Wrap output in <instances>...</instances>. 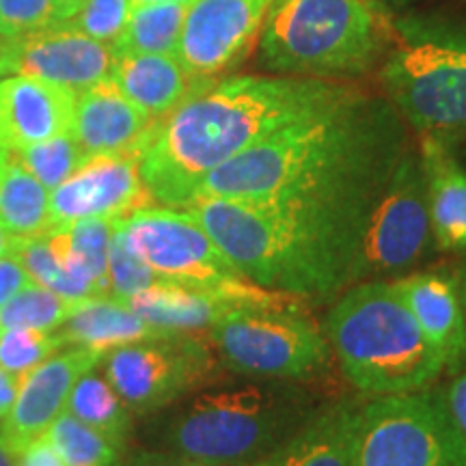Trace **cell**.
I'll use <instances>...</instances> for the list:
<instances>
[{"mask_svg": "<svg viewBox=\"0 0 466 466\" xmlns=\"http://www.w3.org/2000/svg\"><path fill=\"white\" fill-rule=\"evenodd\" d=\"M404 156L406 132L398 110L354 91L218 167L195 201H261L326 225L367 231Z\"/></svg>", "mask_w": 466, "mask_h": 466, "instance_id": "obj_1", "label": "cell"}, {"mask_svg": "<svg viewBox=\"0 0 466 466\" xmlns=\"http://www.w3.org/2000/svg\"><path fill=\"white\" fill-rule=\"evenodd\" d=\"M352 93L322 78L233 76L212 83L151 127L138 151L145 188L165 208L190 206L218 167Z\"/></svg>", "mask_w": 466, "mask_h": 466, "instance_id": "obj_2", "label": "cell"}, {"mask_svg": "<svg viewBox=\"0 0 466 466\" xmlns=\"http://www.w3.org/2000/svg\"><path fill=\"white\" fill-rule=\"evenodd\" d=\"M318 410V400L288 380L209 384L168 406L151 434V450L217 466H250Z\"/></svg>", "mask_w": 466, "mask_h": 466, "instance_id": "obj_3", "label": "cell"}, {"mask_svg": "<svg viewBox=\"0 0 466 466\" xmlns=\"http://www.w3.org/2000/svg\"><path fill=\"white\" fill-rule=\"evenodd\" d=\"M322 330L343 376L365 395L423 391L445 370L395 283L374 279L350 285Z\"/></svg>", "mask_w": 466, "mask_h": 466, "instance_id": "obj_4", "label": "cell"}, {"mask_svg": "<svg viewBox=\"0 0 466 466\" xmlns=\"http://www.w3.org/2000/svg\"><path fill=\"white\" fill-rule=\"evenodd\" d=\"M261 46L277 72H363L380 48L378 17L365 0H272Z\"/></svg>", "mask_w": 466, "mask_h": 466, "instance_id": "obj_5", "label": "cell"}, {"mask_svg": "<svg viewBox=\"0 0 466 466\" xmlns=\"http://www.w3.org/2000/svg\"><path fill=\"white\" fill-rule=\"evenodd\" d=\"M116 229L162 283L220 291L247 307L300 305V299L248 281L184 208H141L121 218Z\"/></svg>", "mask_w": 466, "mask_h": 466, "instance_id": "obj_6", "label": "cell"}, {"mask_svg": "<svg viewBox=\"0 0 466 466\" xmlns=\"http://www.w3.org/2000/svg\"><path fill=\"white\" fill-rule=\"evenodd\" d=\"M208 333L220 363L238 376L305 380L330 363L324 330L299 309L238 307Z\"/></svg>", "mask_w": 466, "mask_h": 466, "instance_id": "obj_7", "label": "cell"}, {"mask_svg": "<svg viewBox=\"0 0 466 466\" xmlns=\"http://www.w3.org/2000/svg\"><path fill=\"white\" fill-rule=\"evenodd\" d=\"M104 374L134 415H154L217 380L223 363L209 337L171 333L108 350Z\"/></svg>", "mask_w": 466, "mask_h": 466, "instance_id": "obj_8", "label": "cell"}, {"mask_svg": "<svg viewBox=\"0 0 466 466\" xmlns=\"http://www.w3.org/2000/svg\"><path fill=\"white\" fill-rule=\"evenodd\" d=\"M401 115L425 134L466 127V37L441 35L408 44L382 69Z\"/></svg>", "mask_w": 466, "mask_h": 466, "instance_id": "obj_9", "label": "cell"}, {"mask_svg": "<svg viewBox=\"0 0 466 466\" xmlns=\"http://www.w3.org/2000/svg\"><path fill=\"white\" fill-rule=\"evenodd\" d=\"M357 466H464L436 389L360 406Z\"/></svg>", "mask_w": 466, "mask_h": 466, "instance_id": "obj_10", "label": "cell"}, {"mask_svg": "<svg viewBox=\"0 0 466 466\" xmlns=\"http://www.w3.org/2000/svg\"><path fill=\"white\" fill-rule=\"evenodd\" d=\"M430 242L432 223L425 173L421 160L406 151L367 223L354 283L406 270L428 253Z\"/></svg>", "mask_w": 466, "mask_h": 466, "instance_id": "obj_11", "label": "cell"}, {"mask_svg": "<svg viewBox=\"0 0 466 466\" xmlns=\"http://www.w3.org/2000/svg\"><path fill=\"white\" fill-rule=\"evenodd\" d=\"M3 74H17L78 96L110 76L113 46L63 25L17 37H0Z\"/></svg>", "mask_w": 466, "mask_h": 466, "instance_id": "obj_12", "label": "cell"}, {"mask_svg": "<svg viewBox=\"0 0 466 466\" xmlns=\"http://www.w3.org/2000/svg\"><path fill=\"white\" fill-rule=\"evenodd\" d=\"M272 0H192L175 56L190 74L212 80L248 55Z\"/></svg>", "mask_w": 466, "mask_h": 466, "instance_id": "obj_13", "label": "cell"}, {"mask_svg": "<svg viewBox=\"0 0 466 466\" xmlns=\"http://www.w3.org/2000/svg\"><path fill=\"white\" fill-rule=\"evenodd\" d=\"M151 201L137 154L93 156L72 177L50 190V229L83 218H126Z\"/></svg>", "mask_w": 466, "mask_h": 466, "instance_id": "obj_14", "label": "cell"}, {"mask_svg": "<svg viewBox=\"0 0 466 466\" xmlns=\"http://www.w3.org/2000/svg\"><path fill=\"white\" fill-rule=\"evenodd\" d=\"M104 352L83 346H66L20 380L17 398L0 425V441L15 456L48 432L66 410L78 378L102 363Z\"/></svg>", "mask_w": 466, "mask_h": 466, "instance_id": "obj_15", "label": "cell"}, {"mask_svg": "<svg viewBox=\"0 0 466 466\" xmlns=\"http://www.w3.org/2000/svg\"><path fill=\"white\" fill-rule=\"evenodd\" d=\"M154 124L156 119L127 100L113 80L106 78L76 96L69 132L86 158L138 156Z\"/></svg>", "mask_w": 466, "mask_h": 466, "instance_id": "obj_16", "label": "cell"}, {"mask_svg": "<svg viewBox=\"0 0 466 466\" xmlns=\"http://www.w3.org/2000/svg\"><path fill=\"white\" fill-rule=\"evenodd\" d=\"M76 93L61 86L11 76L0 80V149L17 151L67 132Z\"/></svg>", "mask_w": 466, "mask_h": 466, "instance_id": "obj_17", "label": "cell"}, {"mask_svg": "<svg viewBox=\"0 0 466 466\" xmlns=\"http://www.w3.org/2000/svg\"><path fill=\"white\" fill-rule=\"evenodd\" d=\"M395 285L442 365L451 371L462 370L466 363V316L458 281L442 272H417L400 279Z\"/></svg>", "mask_w": 466, "mask_h": 466, "instance_id": "obj_18", "label": "cell"}, {"mask_svg": "<svg viewBox=\"0 0 466 466\" xmlns=\"http://www.w3.org/2000/svg\"><path fill=\"white\" fill-rule=\"evenodd\" d=\"M360 406L352 400L319 406L299 432L250 466H357Z\"/></svg>", "mask_w": 466, "mask_h": 466, "instance_id": "obj_19", "label": "cell"}, {"mask_svg": "<svg viewBox=\"0 0 466 466\" xmlns=\"http://www.w3.org/2000/svg\"><path fill=\"white\" fill-rule=\"evenodd\" d=\"M108 78L156 121L214 83L190 74L175 55H113Z\"/></svg>", "mask_w": 466, "mask_h": 466, "instance_id": "obj_20", "label": "cell"}, {"mask_svg": "<svg viewBox=\"0 0 466 466\" xmlns=\"http://www.w3.org/2000/svg\"><path fill=\"white\" fill-rule=\"evenodd\" d=\"M126 305L145 322L165 333H201L212 329L233 309L247 307L229 294L184 288L175 283L151 285L132 296Z\"/></svg>", "mask_w": 466, "mask_h": 466, "instance_id": "obj_21", "label": "cell"}, {"mask_svg": "<svg viewBox=\"0 0 466 466\" xmlns=\"http://www.w3.org/2000/svg\"><path fill=\"white\" fill-rule=\"evenodd\" d=\"M421 167L434 242L442 250L466 248V171L436 134L423 138Z\"/></svg>", "mask_w": 466, "mask_h": 466, "instance_id": "obj_22", "label": "cell"}, {"mask_svg": "<svg viewBox=\"0 0 466 466\" xmlns=\"http://www.w3.org/2000/svg\"><path fill=\"white\" fill-rule=\"evenodd\" d=\"M63 346H83L108 350L126 343L154 339V337L171 335L156 329L134 313L124 302L113 299H93L80 302V307L55 330Z\"/></svg>", "mask_w": 466, "mask_h": 466, "instance_id": "obj_23", "label": "cell"}, {"mask_svg": "<svg viewBox=\"0 0 466 466\" xmlns=\"http://www.w3.org/2000/svg\"><path fill=\"white\" fill-rule=\"evenodd\" d=\"M11 255L26 268L33 283L56 291L63 299L76 302L104 299L58 229H50L42 236H15Z\"/></svg>", "mask_w": 466, "mask_h": 466, "instance_id": "obj_24", "label": "cell"}, {"mask_svg": "<svg viewBox=\"0 0 466 466\" xmlns=\"http://www.w3.org/2000/svg\"><path fill=\"white\" fill-rule=\"evenodd\" d=\"M50 190L7 151L0 175V227L11 236H42L50 231Z\"/></svg>", "mask_w": 466, "mask_h": 466, "instance_id": "obj_25", "label": "cell"}, {"mask_svg": "<svg viewBox=\"0 0 466 466\" xmlns=\"http://www.w3.org/2000/svg\"><path fill=\"white\" fill-rule=\"evenodd\" d=\"M66 410L106 436L116 447L126 450L132 434L134 412L119 398L113 384L108 382L106 374L97 367L78 378L72 393H69Z\"/></svg>", "mask_w": 466, "mask_h": 466, "instance_id": "obj_26", "label": "cell"}, {"mask_svg": "<svg viewBox=\"0 0 466 466\" xmlns=\"http://www.w3.org/2000/svg\"><path fill=\"white\" fill-rule=\"evenodd\" d=\"M188 5H132L124 31L113 44V55H175Z\"/></svg>", "mask_w": 466, "mask_h": 466, "instance_id": "obj_27", "label": "cell"}, {"mask_svg": "<svg viewBox=\"0 0 466 466\" xmlns=\"http://www.w3.org/2000/svg\"><path fill=\"white\" fill-rule=\"evenodd\" d=\"M46 436L66 466H119L124 458L121 447L67 410L56 417Z\"/></svg>", "mask_w": 466, "mask_h": 466, "instance_id": "obj_28", "label": "cell"}, {"mask_svg": "<svg viewBox=\"0 0 466 466\" xmlns=\"http://www.w3.org/2000/svg\"><path fill=\"white\" fill-rule=\"evenodd\" d=\"M80 302L67 300L56 291L31 283L0 309V333L9 329H35L55 333L72 316Z\"/></svg>", "mask_w": 466, "mask_h": 466, "instance_id": "obj_29", "label": "cell"}, {"mask_svg": "<svg viewBox=\"0 0 466 466\" xmlns=\"http://www.w3.org/2000/svg\"><path fill=\"white\" fill-rule=\"evenodd\" d=\"M121 218H83L61 227L63 240L89 272L104 299H108V250Z\"/></svg>", "mask_w": 466, "mask_h": 466, "instance_id": "obj_30", "label": "cell"}, {"mask_svg": "<svg viewBox=\"0 0 466 466\" xmlns=\"http://www.w3.org/2000/svg\"><path fill=\"white\" fill-rule=\"evenodd\" d=\"M14 156L48 190H55L56 186H61L89 160L83 154V149L78 147V143L74 141L69 130L56 134L52 138H46L42 143L28 145L25 149H17L14 151Z\"/></svg>", "mask_w": 466, "mask_h": 466, "instance_id": "obj_31", "label": "cell"}, {"mask_svg": "<svg viewBox=\"0 0 466 466\" xmlns=\"http://www.w3.org/2000/svg\"><path fill=\"white\" fill-rule=\"evenodd\" d=\"M61 348L66 346L55 333H42L35 329L3 330L0 333V367L22 380L28 371L42 365Z\"/></svg>", "mask_w": 466, "mask_h": 466, "instance_id": "obj_32", "label": "cell"}, {"mask_svg": "<svg viewBox=\"0 0 466 466\" xmlns=\"http://www.w3.org/2000/svg\"><path fill=\"white\" fill-rule=\"evenodd\" d=\"M108 299L124 302V305L132 296H137L138 291L147 289L156 283H162L156 277V272L127 247L119 229H115L113 242H110L108 250Z\"/></svg>", "mask_w": 466, "mask_h": 466, "instance_id": "obj_33", "label": "cell"}, {"mask_svg": "<svg viewBox=\"0 0 466 466\" xmlns=\"http://www.w3.org/2000/svg\"><path fill=\"white\" fill-rule=\"evenodd\" d=\"M67 20L58 0H0V37L44 31Z\"/></svg>", "mask_w": 466, "mask_h": 466, "instance_id": "obj_34", "label": "cell"}, {"mask_svg": "<svg viewBox=\"0 0 466 466\" xmlns=\"http://www.w3.org/2000/svg\"><path fill=\"white\" fill-rule=\"evenodd\" d=\"M130 11L132 0H85L66 25L97 42L113 44L124 31Z\"/></svg>", "mask_w": 466, "mask_h": 466, "instance_id": "obj_35", "label": "cell"}, {"mask_svg": "<svg viewBox=\"0 0 466 466\" xmlns=\"http://www.w3.org/2000/svg\"><path fill=\"white\" fill-rule=\"evenodd\" d=\"M439 401L445 412L447 425H450L453 441H456L460 456L466 466V370L458 371L450 384L436 389Z\"/></svg>", "mask_w": 466, "mask_h": 466, "instance_id": "obj_36", "label": "cell"}, {"mask_svg": "<svg viewBox=\"0 0 466 466\" xmlns=\"http://www.w3.org/2000/svg\"><path fill=\"white\" fill-rule=\"evenodd\" d=\"M31 283L33 279L28 277L26 268L20 264L15 255L9 253L0 258V309Z\"/></svg>", "mask_w": 466, "mask_h": 466, "instance_id": "obj_37", "label": "cell"}, {"mask_svg": "<svg viewBox=\"0 0 466 466\" xmlns=\"http://www.w3.org/2000/svg\"><path fill=\"white\" fill-rule=\"evenodd\" d=\"M119 466H217L199 462V460H190L177 453H168L160 450H138L127 453L126 458H121Z\"/></svg>", "mask_w": 466, "mask_h": 466, "instance_id": "obj_38", "label": "cell"}, {"mask_svg": "<svg viewBox=\"0 0 466 466\" xmlns=\"http://www.w3.org/2000/svg\"><path fill=\"white\" fill-rule=\"evenodd\" d=\"M15 466H66L48 436H39L25 451L17 453Z\"/></svg>", "mask_w": 466, "mask_h": 466, "instance_id": "obj_39", "label": "cell"}, {"mask_svg": "<svg viewBox=\"0 0 466 466\" xmlns=\"http://www.w3.org/2000/svg\"><path fill=\"white\" fill-rule=\"evenodd\" d=\"M17 389H20V378H15L0 367V419L9 415L11 406L17 398Z\"/></svg>", "mask_w": 466, "mask_h": 466, "instance_id": "obj_40", "label": "cell"}, {"mask_svg": "<svg viewBox=\"0 0 466 466\" xmlns=\"http://www.w3.org/2000/svg\"><path fill=\"white\" fill-rule=\"evenodd\" d=\"M14 240H15V236H11L7 229H3V227H0V258H3V255H9L11 253Z\"/></svg>", "mask_w": 466, "mask_h": 466, "instance_id": "obj_41", "label": "cell"}, {"mask_svg": "<svg viewBox=\"0 0 466 466\" xmlns=\"http://www.w3.org/2000/svg\"><path fill=\"white\" fill-rule=\"evenodd\" d=\"M15 460H17L15 453L9 451L7 445L0 441V466H15Z\"/></svg>", "mask_w": 466, "mask_h": 466, "instance_id": "obj_42", "label": "cell"}, {"mask_svg": "<svg viewBox=\"0 0 466 466\" xmlns=\"http://www.w3.org/2000/svg\"><path fill=\"white\" fill-rule=\"evenodd\" d=\"M58 3L63 5V9H66V11H67V15L72 17V15L76 14V11H78L80 7H83L85 0H58Z\"/></svg>", "mask_w": 466, "mask_h": 466, "instance_id": "obj_43", "label": "cell"}, {"mask_svg": "<svg viewBox=\"0 0 466 466\" xmlns=\"http://www.w3.org/2000/svg\"><path fill=\"white\" fill-rule=\"evenodd\" d=\"M458 289H460V299H462V307H464V316H466V266H464V270H462V277H460Z\"/></svg>", "mask_w": 466, "mask_h": 466, "instance_id": "obj_44", "label": "cell"}, {"mask_svg": "<svg viewBox=\"0 0 466 466\" xmlns=\"http://www.w3.org/2000/svg\"><path fill=\"white\" fill-rule=\"evenodd\" d=\"M156 3H182V5H190L192 0H132V5H156Z\"/></svg>", "mask_w": 466, "mask_h": 466, "instance_id": "obj_45", "label": "cell"}, {"mask_svg": "<svg viewBox=\"0 0 466 466\" xmlns=\"http://www.w3.org/2000/svg\"><path fill=\"white\" fill-rule=\"evenodd\" d=\"M5 158H7V151L0 149V175H3V162H5Z\"/></svg>", "mask_w": 466, "mask_h": 466, "instance_id": "obj_46", "label": "cell"}, {"mask_svg": "<svg viewBox=\"0 0 466 466\" xmlns=\"http://www.w3.org/2000/svg\"><path fill=\"white\" fill-rule=\"evenodd\" d=\"M0 76H3V63H0Z\"/></svg>", "mask_w": 466, "mask_h": 466, "instance_id": "obj_47", "label": "cell"}]
</instances>
